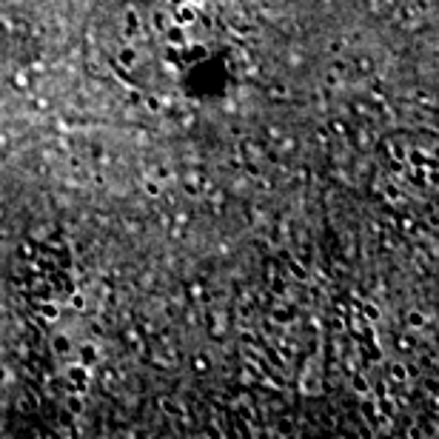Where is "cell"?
<instances>
[{"label":"cell","mask_w":439,"mask_h":439,"mask_svg":"<svg viewBox=\"0 0 439 439\" xmlns=\"http://www.w3.org/2000/svg\"><path fill=\"white\" fill-rule=\"evenodd\" d=\"M97 357H100V351H97V345H80V351H77V359H80L83 365H89V368H94L97 365Z\"/></svg>","instance_id":"4"},{"label":"cell","mask_w":439,"mask_h":439,"mask_svg":"<svg viewBox=\"0 0 439 439\" xmlns=\"http://www.w3.org/2000/svg\"><path fill=\"white\" fill-rule=\"evenodd\" d=\"M51 351H55L60 359H66L68 354H72V340H68L66 334H55L51 337Z\"/></svg>","instance_id":"3"},{"label":"cell","mask_w":439,"mask_h":439,"mask_svg":"<svg viewBox=\"0 0 439 439\" xmlns=\"http://www.w3.org/2000/svg\"><path fill=\"white\" fill-rule=\"evenodd\" d=\"M374 394H377V396H385V394H388V385H385V382H377V388H374Z\"/></svg>","instance_id":"19"},{"label":"cell","mask_w":439,"mask_h":439,"mask_svg":"<svg viewBox=\"0 0 439 439\" xmlns=\"http://www.w3.org/2000/svg\"><path fill=\"white\" fill-rule=\"evenodd\" d=\"M68 305H72L75 311H83V308H86V294H83V291H72V297H68Z\"/></svg>","instance_id":"11"},{"label":"cell","mask_w":439,"mask_h":439,"mask_svg":"<svg viewBox=\"0 0 439 439\" xmlns=\"http://www.w3.org/2000/svg\"><path fill=\"white\" fill-rule=\"evenodd\" d=\"M408 377H411V371L402 362H394V365H391V379H394V382H408Z\"/></svg>","instance_id":"10"},{"label":"cell","mask_w":439,"mask_h":439,"mask_svg":"<svg viewBox=\"0 0 439 439\" xmlns=\"http://www.w3.org/2000/svg\"><path fill=\"white\" fill-rule=\"evenodd\" d=\"M408 322H411V325H422L425 320H422V314H416V311H414V314L408 317Z\"/></svg>","instance_id":"20"},{"label":"cell","mask_w":439,"mask_h":439,"mask_svg":"<svg viewBox=\"0 0 439 439\" xmlns=\"http://www.w3.org/2000/svg\"><path fill=\"white\" fill-rule=\"evenodd\" d=\"M188 3H194V6H200V3H203V0H188Z\"/></svg>","instance_id":"22"},{"label":"cell","mask_w":439,"mask_h":439,"mask_svg":"<svg viewBox=\"0 0 439 439\" xmlns=\"http://www.w3.org/2000/svg\"><path fill=\"white\" fill-rule=\"evenodd\" d=\"M117 63H120V66H134V63H137V49H131V46L126 43L123 49L117 51Z\"/></svg>","instance_id":"8"},{"label":"cell","mask_w":439,"mask_h":439,"mask_svg":"<svg viewBox=\"0 0 439 439\" xmlns=\"http://www.w3.org/2000/svg\"><path fill=\"white\" fill-rule=\"evenodd\" d=\"M377 411H379L382 416H394V414H396L394 399H388V394H385V396H377Z\"/></svg>","instance_id":"9"},{"label":"cell","mask_w":439,"mask_h":439,"mask_svg":"<svg viewBox=\"0 0 439 439\" xmlns=\"http://www.w3.org/2000/svg\"><path fill=\"white\" fill-rule=\"evenodd\" d=\"M66 382H68V391L83 394V391L89 388V382H92V368L83 365L77 357L68 359V365H66Z\"/></svg>","instance_id":"1"},{"label":"cell","mask_w":439,"mask_h":439,"mask_svg":"<svg viewBox=\"0 0 439 439\" xmlns=\"http://www.w3.org/2000/svg\"><path fill=\"white\" fill-rule=\"evenodd\" d=\"M137 29H140V23H137L134 14H126V38H131V34H137Z\"/></svg>","instance_id":"12"},{"label":"cell","mask_w":439,"mask_h":439,"mask_svg":"<svg viewBox=\"0 0 439 439\" xmlns=\"http://www.w3.org/2000/svg\"><path fill=\"white\" fill-rule=\"evenodd\" d=\"M171 26V20H166V14H154V29H163L166 31Z\"/></svg>","instance_id":"18"},{"label":"cell","mask_w":439,"mask_h":439,"mask_svg":"<svg viewBox=\"0 0 439 439\" xmlns=\"http://www.w3.org/2000/svg\"><path fill=\"white\" fill-rule=\"evenodd\" d=\"M38 314H40V320H43V322H57V320H60V305L40 303L38 305Z\"/></svg>","instance_id":"6"},{"label":"cell","mask_w":439,"mask_h":439,"mask_svg":"<svg viewBox=\"0 0 439 439\" xmlns=\"http://www.w3.org/2000/svg\"><path fill=\"white\" fill-rule=\"evenodd\" d=\"M171 23H177V26H194L197 23V6L194 3H188V0H183L180 6H174V12H171Z\"/></svg>","instance_id":"2"},{"label":"cell","mask_w":439,"mask_h":439,"mask_svg":"<svg viewBox=\"0 0 439 439\" xmlns=\"http://www.w3.org/2000/svg\"><path fill=\"white\" fill-rule=\"evenodd\" d=\"M163 411H166L168 416H180V414H183V411H180V405L174 399H163Z\"/></svg>","instance_id":"13"},{"label":"cell","mask_w":439,"mask_h":439,"mask_svg":"<svg viewBox=\"0 0 439 439\" xmlns=\"http://www.w3.org/2000/svg\"><path fill=\"white\" fill-rule=\"evenodd\" d=\"M391 154H394L396 160H408V151H405V146H399V143H394V146H391Z\"/></svg>","instance_id":"15"},{"label":"cell","mask_w":439,"mask_h":439,"mask_svg":"<svg viewBox=\"0 0 439 439\" xmlns=\"http://www.w3.org/2000/svg\"><path fill=\"white\" fill-rule=\"evenodd\" d=\"M66 411H68V414H75V416H80L83 411H86V405H83V394L72 391V394L66 396Z\"/></svg>","instance_id":"7"},{"label":"cell","mask_w":439,"mask_h":439,"mask_svg":"<svg viewBox=\"0 0 439 439\" xmlns=\"http://www.w3.org/2000/svg\"><path fill=\"white\" fill-rule=\"evenodd\" d=\"M354 391H357V394H368V382H365V377H354Z\"/></svg>","instance_id":"16"},{"label":"cell","mask_w":439,"mask_h":439,"mask_svg":"<svg viewBox=\"0 0 439 439\" xmlns=\"http://www.w3.org/2000/svg\"><path fill=\"white\" fill-rule=\"evenodd\" d=\"M362 314L368 317L371 322H377V320H379V311H377V305H362Z\"/></svg>","instance_id":"17"},{"label":"cell","mask_w":439,"mask_h":439,"mask_svg":"<svg viewBox=\"0 0 439 439\" xmlns=\"http://www.w3.org/2000/svg\"><path fill=\"white\" fill-rule=\"evenodd\" d=\"M163 34H166V40H168L171 46H183V43H186V26L171 23L166 31H163Z\"/></svg>","instance_id":"5"},{"label":"cell","mask_w":439,"mask_h":439,"mask_svg":"<svg viewBox=\"0 0 439 439\" xmlns=\"http://www.w3.org/2000/svg\"><path fill=\"white\" fill-rule=\"evenodd\" d=\"M143 188H146V194H149V197H160V183H154V180H146V183H143Z\"/></svg>","instance_id":"14"},{"label":"cell","mask_w":439,"mask_h":439,"mask_svg":"<svg viewBox=\"0 0 439 439\" xmlns=\"http://www.w3.org/2000/svg\"><path fill=\"white\" fill-rule=\"evenodd\" d=\"M385 194H388V197H399V191H396L394 186H385Z\"/></svg>","instance_id":"21"}]
</instances>
